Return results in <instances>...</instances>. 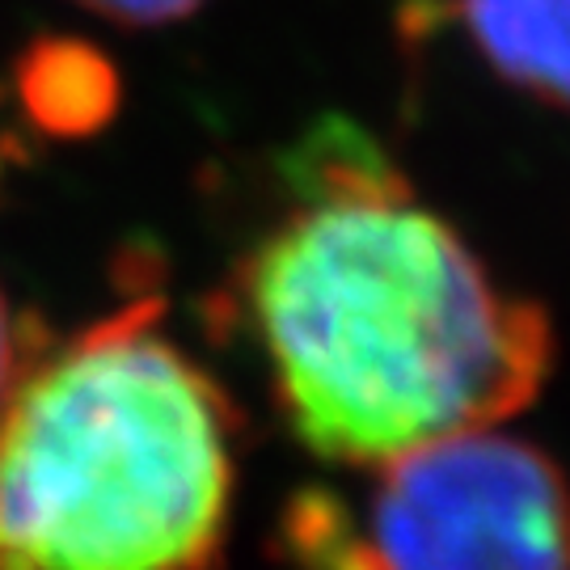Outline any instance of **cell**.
Listing matches in <instances>:
<instances>
[{
	"instance_id": "6da1fadb",
	"label": "cell",
	"mask_w": 570,
	"mask_h": 570,
	"mask_svg": "<svg viewBox=\"0 0 570 570\" xmlns=\"http://www.w3.org/2000/svg\"><path fill=\"white\" fill-rule=\"evenodd\" d=\"M287 178L296 207L249 254L242 301L308 452L389 465L541 393L546 308L499 284L381 144L326 119L292 148Z\"/></svg>"
},
{
	"instance_id": "7a4b0ae2",
	"label": "cell",
	"mask_w": 570,
	"mask_h": 570,
	"mask_svg": "<svg viewBox=\"0 0 570 570\" xmlns=\"http://www.w3.org/2000/svg\"><path fill=\"white\" fill-rule=\"evenodd\" d=\"M140 301L39 360L0 414V570H212L233 410Z\"/></svg>"
},
{
	"instance_id": "3957f363",
	"label": "cell",
	"mask_w": 570,
	"mask_h": 570,
	"mask_svg": "<svg viewBox=\"0 0 570 570\" xmlns=\"http://www.w3.org/2000/svg\"><path fill=\"white\" fill-rule=\"evenodd\" d=\"M372 520L389 570H570L562 469L487 428L389 461Z\"/></svg>"
},
{
	"instance_id": "277c9868",
	"label": "cell",
	"mask_w": 570,
	"mask_h": 570,
	"mask_svg": "<svg viewBox=\"0 0 570 570\" xmlns=\"http://www.w3.org/2000/svg\"><path fill=\"white\" fill-rule=\"evenodd\" d=\"M456 18L499 81L570 110V0H456Z\"/></svg>"
},
{
	"instance_id": "5b68a950",
	"label": "cell",
	"mask_w": 570,
	"mask_h": 570,
	"mask_svg": "<svg viewBox=\"0 0 570 570\" xmlns=\"http://www.w3.org/2000/svg\"><path fill=\"white\" fill-rule=\"evenodd\" d=\"M13 89L26 119L56 140H85L102 131L119 115L122 98L115 60L94 42L68 35L30 42L13 68Z\"/></svg>"
},
{
	"instance_id": "8992f818",
	"label": "cell",
	"mask_w": 570,
	"mask_h": 570,
	"mask_svg": "<svg viewBox=\"0 0 570 570\" xmlns=\"http://www.w3.org/2000/svg\"><path fill=\"white\" fill-rule=\"evenodd\" d=\"M42 360V330L30 317H18L13 305L0 292V406L9 402V393L18 381Z\"/></svg>"
},
{
	"instance_id": "52a82bcc",
	"label": "cell",
	"mask_w": 570,
	"mask_h": 570,
	"mask_svg": "<svg viewBox=\"0 0 570 570\" xmlns=\"http://www.w3.org/2000/svg\"><path fill=\"white\" fill-rule=\"evenodd\" d=\"M77 4L119 26H165V21L190 18L204 0H77Z\"/></svg>"
},
{
	"instance_id": "ba28073f",
	"label": "cell",
	"mask_w": 570,
	"mask_h": 570,
	"mask_svg": "<svg viewBox=\"0 0 570 570\" xmlns=\"http://www.w3.org/2000/svg\"><path fill=\"white\" fill-rule=\"evenodd\" d=\"M301 567L305 570H389V562L381 558V550H367L355 537H346V541L330 546V550H322L317 558L301 562Z\"/></svg>"
}]
</instances>
